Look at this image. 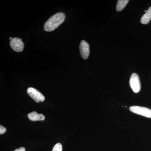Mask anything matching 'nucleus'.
I'll return each mask as SVG.
<instances>
[{
  "instance_id": "nucleus-7",
  "label": "nucleus",
  "mask_w": 151,
  "mask_h": 151,
  "mask_svg": "<svg viewBox=\"0 0 151 151\" xmlns=\"http://www.w3.org/2000/svg\"><path fill=\"white\" fill-rule=\"evenodd\" d=\"M28 118L31 121H43L45 119V117L43 114H39L36 112H32L28 114Z\"/></svg>"
},
{
  "instance_id": "nucleus-1",
  "label": "nucleus",
  "mask_w": 151,
  "mask_h": 151,
  "mask_svg": "<svg viewBox=\"0 0 151 151\" xmlns=\"http://www.w3.org/2000/svg\"><path fill=\"white\" fill-rule=\"evenodd\" d=\"M65 14L62 12L58 13L47 20L44 25L45 30L51 32L56 29L64 22Z\"/></svg>"
},
{
  "instance_id": "nucleus-11",
  "label": "nucleus",
  "mask_w": 151,
  "mask_h": 151,
  "mask_svg": "<svg viewBox=\"0 0 151 151\" xmlns=\"http://www.w3.org/2000/svg\"><path fill=\"white\" fill-rule=\"evenodd\" d=\"M6 128H5L4 127L1 125L0 126V134H4L6 132Z\"/></svg>"
},
{
  "instance_id": "nucleus-13",
  "label": "nucleus",
  "mask_w": 151,
  "mask_h": 151,
  "mask_svg": "<svg viewBox=\"0 0 151 151\" xmlns=\"http://www.w3.org/2000/svg\"><path fill=\"white\" fill-rule=\"evenodd\" d=\"M9 39L10 40H11L12 39V37H10Z\"/></svg>"
},
{
  "instance_id": "nucleus-10",
  "label": "nucleus",
  "mask_w": 151,
  "mask_h": 151,
  "mask_svg": "<svg viewBox=\"0 0 151 151\" xmlns=\"http://www.w3.org/2000/svg\"><path fill=\"white\" fill-rule=\"evenodd\" d=\"M62 146L60 143L56 144L53 147L52 151H62Z\"/></svg>"
},
{
  "instance_id": "nucleus-4",
  "label": "nucleus",
  "mask_w": 151,
  "mask_h": 151,
  "mask_svg": "<svg viewBox=\"0 0 151 151\" xmlns=\"http://www.w3.org/2000/svg\"><path fill=\"white\" fill-rule=\"evenodd\" d=\"M27 92L30 97L33 99L36 103L43 102L45 100V98L43 94L37 89L32 87L28 88Z\"/></svg>"
},
{
  "instance_id": "nucleus-2",
  "label": "nucleus",
  "mask_w": 151,
  "mask_h": 151,
  "mask_svg": "<svg viewBox=\"0 0 151 151\" xmlns=\"http://www.w3.org/2000/svg\"><path fill=\"white\" fill-rule=\"evenodd\" d=\"M130 111L132 113L151 119V110L145 107L132 106L130 107Z\"/></svg>"
},
{
  "instance_id": "nucleus-12",
  "label": "nucleus",
  "mask_w": 151,
  "mask_h": 151,
  "mask_svg": "<svg viewBox=\"0 0 151 151\" xmlns=\"http://www.w3.org/2000/svg\"><path fill=\"white\" fill-rule=\"evenodd\" d=\"M14 151H25V149L24 147H21L19 148L16 149Z\"/></svg>"
},
{
  "instance_id": "nucleus-3",
  "label": "nucleus",
  "mask_w": 151,
  "mask_h": 151,
  "mask_svg": "<svg viewBox=\"0 0 151 151\" xmlns=\"http://www.w3.org/2000/svg\"><path fill=\"white\" fill-rule=\"evenodd\" d=\"M130 86L135 93H138L141 90V83L139 76L136 73H132L129 80Z\"/></svg>"
},
{
  "instance_id": "nucleus-6",
  "label": "nucleus",
  "mask_w": 151,
  "mask_h": 151,
  "mask_svg": "<svg viewBox=\"0 0 151 151\" xmlns=\"http://www.w3.org/2000/svg\"><path fill=\"white\" fill-rule=\"evenodd\" d=\"M80 54L84 59H87L90 54L89 45L85 41H81L79 45Z\"/></svg>"
},
{
  "instance_id": "nucleus-8",
  "label": "nucleus",
  "mask_w": 151,
  "mask_h": 151,
  "mask_svg": "<svg viewBox=\"0 0 151 151\" xmlns=\"http://www.w3.org/2000/svg\"><path fill=\"white\" fill-rule=\"evenodd\" d=\"M151 20V6L149 8L145 14L143 15L141 19V22L142 24H146L149 23Z\"/></svg>"
},
{
  "instance_id": "nucleus-9",
  "label": "nucleus",
  "mask_w": 151,
  "mask_h": 151,
  "mask_svg": "<svg viewBox=\"0 0 151 151\" xmlns=\"http://www.w3.org/2000/svg\"><path fill=\"white\" fill-rule=\"evenodd\" d=\"M129 2V0H119L116 6V10L118 12L122 11L126 6Z\"/></svg>"
},
{
  "instance_id": "nucleus-5",
  "label": "nucleus",
  "mask_w": 151,
  "mask_h": 151,
  "mask_svg": "<svg viewBox=\"0 0 151 151\" xmlns=\"http://www.w3.org/2000/svg\"><path fill=\"white\" fill-rule=\"evenodd\" d=\"M10 44L12 49L17 52H22L24 48V44L22 41V39L13 38L10 41Z\"/></svg>"
}]
</instances>
